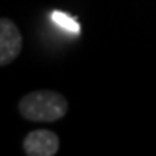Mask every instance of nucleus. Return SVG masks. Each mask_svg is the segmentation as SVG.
Listing matches in <instances>:
<instances>
[{
	"label": "nucleus",
	"instance_id": "f257e3e1",
	"mask_svg": "<svg viewBox=\"0 0 156 156\" xmlns=\"http://www.w3.org/2000/svg\"><path fill=\"white\" fill-rule=\"evenodd\" d=\"M19 113L29 121H58L69 110L67 99L54 91H34L19 101Z\"/></svg>",
	"mask_w": 156,
	"mask_h": 156
},
{
	"label": "nucleus",
	"instance_id": "f03ea898",
	"mask_svg": "<svg viewBox=\"0 0 156 156\" xmlns=\"http://www.w3.org/2000/svg\"><path fill=\"white\" fill-rule=\"evenodd\" d=\"M23 48V37L13 21L2 18L0 21V64L8 66L15 61Z\"/></svg>",
	"mask_w": 156,
	"mask_h": 156
},
{
	"label": "nucleus",
	"instance_id": "7ed1b4c3",
	"mask_svg": "<svg viewBox=\"0 0 156 156\" xmlns=\"http://www.w3.org/2000/svg\"><path fill=\"white\" fill-rule=\"evenodd\" d=\"M23 148L29 156H54L59 151V137L53 131L37 129L27 134Z\"/></svg>",
	"mask_w": 156,
	"mask_h": 156
},
{
	"label": "nucleus",
	"instance_id": "20e7f679",
	"mask_svg": "<svg viewBox=\"0 0 156 156\" xmlns=\"http://www.w3.org/2000/svg\"><path fill=\"white\" fill-rule=\"evenodd\" d=\"M51 21L58 26L61 27V29H64L66 32H70V34H75L78 35L81 32V27L80 24H78V21L73 18V16H70V15H66V13H62L59 10H54L51 13Z\"/></svg>",
	"mask_w": 156,
	"mask_h": 156
}]
</instances>
